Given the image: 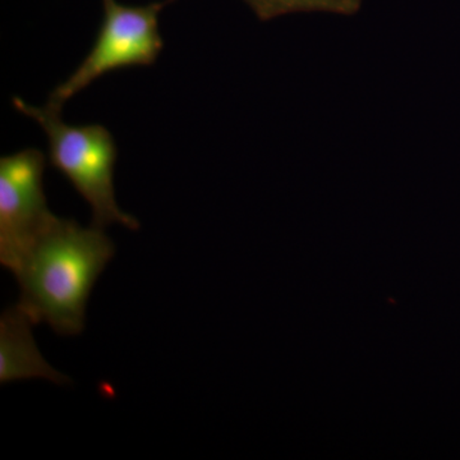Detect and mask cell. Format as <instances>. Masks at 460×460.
I'll use <instances>...</instances> for the list:
<instances>
[{
    "label": "cell",
    "mask_w": 460,
    "mask_h": 460,
    "mask_svg": "<svg viewBox=\"0 0 460 460\" xmlns=\"http://www.w3.org/2000/svg\"><path fill=\"white\" fill-rule=\"evenodd\" d=\"M114 253L104 229L58 217L14 274L17 305L35 325L45 321L57 334H81L91 290Z\"/></svg>",
    "instance_id": "cell-1"
},
{
    "label": "cell",
    "mask_w": 460,
    "mask_h": 460,
    "mask_svg": "<svg viewBox=\"0 0 460 460\" xmlns=\"http://www.w3.org/2000/svg\"><path fill=\"white\" fill-rule=\"evenodd\" d=\"M45 165L36 148L0 159V263L13 274L58 219L45 198Z\"/></svg>",
    "instance_id": "cell-4"
},
{
    "label": "cell",
    "mask_w": 460,
    "mask_h": 460,
    "mask_svg": "<svg viewBox=\"0 0 460 460\" xmlns=\"http://www.w3.org/2000/svg\"><path fill=\"white\" fill-rule=\"evenodd\" d=\"M262 20H270L299 12H323V13L350 16L361 8L363 0H247Z\"/></svg>",
    "instance_id": "cell-6"
},
{
    "label": "cell",
    "mask_w": 460,
    "mask_h": 460,
    "mask_svg": "<svg viewBox=\"0 0 460 460\" xmlns=\"http://www.w3.org/2000/svg\"><path fill=\"white\" fill-rule=\"evenodd\" d=\"M104 20L93 49L80 66L50 93L47 105L62 111L69 99L86 89L102 75L127 68L150 66L163 49L159 32L162 4L126 7L115 0H104Z\"/></svg>",
    "instance_id": "cell-3"
},
{
    "label": "cell",
    "mask_w": 460,
    "mask_h": 460,
    "mask_svg": "<svg viewBox=\"0 0 460 460\" xmlns=\"http://www.w3.org/2000/svg\"><path fill=\"white\" fill-rule=\"evenodd\" d=\"M33 325L20 305L7 308L0 317V383L33 377L48 378L58 385L71 383L42 358L33 341Z\"/></svg>",
    "instance_id": "cell-5"
},
{
    "label": "cell",
    "mask_w": 460,
    "mask_h": 460,
    "mask_svg": "<svg viewBox=\"0 0 460 460\" xmlns=\"http://www.w3.org/2000/svg\"><path fill=\"white\" fill-rule=\"evenodd\" d=\"M14 108L40 124L49 142L51 165L71 181L93 210V226L107 228L120 224L140 229L132 215L124 213L114 193L117 146L111 133L102 124L72 126L62 119V111L49 105L38 108L22 99H13Z\"/></svg>",
    "instance_id": "cell-2"
}]
</instances>
